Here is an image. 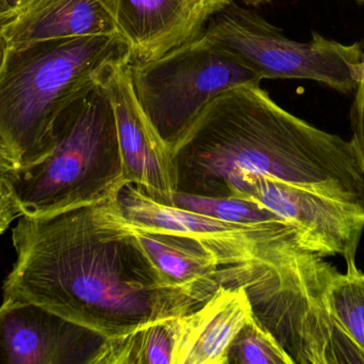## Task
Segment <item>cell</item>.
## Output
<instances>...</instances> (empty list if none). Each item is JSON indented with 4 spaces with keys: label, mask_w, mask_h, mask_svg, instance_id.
Segmentation results:
<instances>
[{
    "label": "cell",
    "mask_w": 364,
    "mask_h": 364,
    "mask_svg": "<svg viewBox=\"0 0 364 364\" xmlns=\"http://www.w3.org/2000/svg\"><path fill=\"white\" fill-rule=\"evenodd\" d=\"M16 259L4 303H31L104 339L198 307L168 286L128 235L109 228L94 205L21 216L12 231Z\"/></svg>",
    "instance_id": "cell-1"
},
{
    "label": "cell",
    "mask_w": 364,
    "mask_h": 364,
    "mask_svg": "<svg viewBox=\"0 0 364 364\" xmlns=\"http://www.w3.org/2000/svg\"><path fill=\"white\" fill-rule=\"evenodd\" d=\"M172 154L184 194L230 198L260 177L364 204V173L350 140L284 110L260 85L214 98Z\"/></svg>",
    "instance_id": "cell-2"
},
{
    "label": "cell",
    "mask_w": 364,
    "mask_h": 364,
    "mask_svg": "<svg viewBox=\"0 0 364 364\" xmlns=\"http://www.w3.org/2000/svg\"><path fill=\"white\" fill-rule=\"evenodd\" d=\"M113 215L143 230L192 237L213 252L224 286H243L257 320L280 342L301 339L328 316L338 269L306 249L286 222L237 224L157 202L127 184L110 203Z\"/></svg>",
    "instance_id": "cell-3"
},
{
    "label": "cell",
    "mask_w": 364,
    "mask_h": 364,
    "mask_svg": "<svg viewBox=\"0 0 364 364\" xmlns=\"http://www.w3.org/2000/svg\"><path fill=\"white\" fill-rule=\"evenodd\" d=\"M132 60L122 34L78 36L4 48L0 61V145L15 170L46 157L62 113L107 66Z\"/></svg>",
    "instance_id": "cell-4"
},
{
    "label": "cell",
    "mask_w": 364,
    "mask_h": 364,
    "mask_svg": "<svg viewBox=\"0 0 364 364\" xmlns=\"http://www.w3.org/2000/svg\"><path fill=\"white\" fill-rule=\"evenodd\" d=\"M23 216L50 215L115 198L124 186L117 121L100 79L58 118L46 157L6 175Z\"/></svg>",
    "instance_id": "cell-5"
},
{
    "label": "cell",
    "mask_w": 364,
    "mask_h": 364,
    "mask_svg": "<svg viewBox=\"0 0 364 364\" xmlns=\"http://www.w3.org/2000/svg\"><path fill=\"white\" fill-rule=\"evenodd\" d=\"M130 77L141 109L171 151L214 98L262 81L205 31L155 59L134 60Z\"/></svg>",
    "instance_id": "cell-6"
},
{
    "label": "cell",
    "mask_w": 364,
    "mask_h": 364,
    "mask_svg": "<svg viewBox=\"0 0 364 364\" xmlns=\"http://www.w3.org/2000/svg\"><path fill=\"white\" fill-rule=\"evenodd\" d=\"M205 32L262 79H307L343 94L356 90L364 55L360 43L342 44L318 32L309 42L291 40L233 0L210 19Z\"/></svg>",
    "instance_id": "cell-7"
},
{
    "label": "cell",
    "mask_w": 364,
    "mask_h": 364,
    "mask_svg": "<svg viewBox=\"0 0 364 364\" xmlns=\"http://www.w3.org/2000/svg\"><path fill=\"white\" fill-rule=\"evenodd\" d=\"M230 198L258 203L290 224L299 243L322 256H341L356 264L364 231L363 203L340 200L267 177L243 182Z\"/></svg>",
    "instance_id": "cell-8"
},
{
    "label": "cell",
    "mask_w": 364,
    "mask_h": 364,
    "mask_svg": "<svg viewBox=\"0 0 364 364\" xmlns=\"http://www.w3.org/2000/svg\"><path fill=\"white\" fill-rule=\"evenodd\" d=\"M132 60L112 63L100 75L117 121L119 153L126 184L157 202L171 204L177 192L172 151L156 132L134 96Z\"/></svg>",
    "instance_id": "cell-9"
},
{
    "label": "cell",
    "mask_w": 364,
    "mask_h": 364,
    "mask_svg": "<svg viewBox=\"0 0 364 364\" xmlns=\"http://www.w3.org/2000/svg\"><path fill=\"white\" fill-rule=\"evenodd\" d=\"M102 341L36 303L0 306V364H91Z\"/></svg>",
    "instance_id": "cell-10"
},
{
    "label": "cell",
    "mask_w": 364,
    "mask_h": 364,
    "mask_svg": "<svg viewBox=\"0 0 364 364\" xmlns=\"http://www.w3.org/2000/svg\"><path fill=\"white\" fill-rule=\"evenodd\" d=\"M232 0H121L119 28L134 60L155 59L198 38Z\"/></svg>",
    "instance_id": "cell-11"
},
{
    "label": "cell",
    "mask_w": 364,
    "mask_h": 364,
    "mask_svg": "<svg viewBox=\"0 0 364 364\" xmlns=\"http://www.w3.org/2000/svg\"><path fill=\"white\" fill-rule=\"evenodd\" d=\"M94 209L109 228L128 235L136 243L168 286L197 305L222 286V269L218 259L196 239L124 224L109 213L102 202L94 204Z\"/></svg>",
    "instance_id": "cell-12"
},
{
    "label": "cell",
    "mask_w": 364,
    "mask_h": 364,
    "mask_svg": "<svg viewBox=\"0 0 364 364\" xmlns=\"http://www.w3.org/2000/svg\"><path fill=\"white\" fill-rule=\"evenodd\" d=\"M254 316L245 288L222 284L175 318L173 364H228L233 340Z\"/></svg>",
    "instance_id": "cell-13"
},
{
    "label": "cell",
    "mask_w": 364,
    "mask_h": 364,
    "mask_svg": "<svg viewBox=\"0 0 364 364\" xmlns=\"http://www.w3.org/2000/svg\"><path fill=\"white\" fill-rule=\"evenodd\" d=\"M121 0H34L0 26L4 48L78 36L122 34Z\"/></svg>",
    "instance_id": "cell-14"
},
{
    "label": "cell",
    "mask_w": 364,
    "mask_h": 364,
    "mask_svg": "<svg viewBox=\"0 0 364 364\" xmlns=\"http://www.w3.org/2000/svg\"><path fill=\"white\" fill-rule=\"evenodd\" d=\"M175 318L104 339L91 364H173Z\"/></svg>",
    "instance_id": "cell-15"
},
{
    "label": "cell",
    "mask_w": 364,
    "mask_h": 364,
    "mask_svg": "<svg viewBox=\"0 0 364 364\" xmlns=\"http://www.w3.org/2000/svg\"><path fill=\"white\" fill-rule=\"evenodd\" d=\"M328 306L342 331L364 355V274L357 265L337 271L328 288Z\"/></svg>",
    "instance_id": "cell-16"
},
{
    "label": "cell",
    "mask_w": 364,
    "mask_h": 364,
    "mask_svg": "<svg viewBox=\"0 0 364 364\" xmlns=\"http://www.w3.org/2000/svg\"><path fill=\"white\" fill-rule=\"evenodd\" d=\"M171 205L230 224H262L284 222L258 203L245 199L199 196L176 192Z\"/></svg>",
    "instance_id": "cell-17"
},
{
    "label": "cell",
    "mask_w": 364,
    "mask_h": 364,
    "mask_svg": "<svg viewBox=\"0 0 364 364\" xmlns=\"http://www.w3.org/2000/svg\"><path fill=\"white\" fill-rule=\"evenodd\" d=\"M294 364L256 316L247 321L229 350L228 364Z\"/></svg>",
    "instance_id": "cell-18"
},
{
    "label": "cell",
    "mask_w": 364,
    "mask_h": 364,
    "mask_svg": "<svg viewBox=\"0 0 364 364\" xmlns=\"http://www.w3.org/2000/svg\"><path fill=\"white\" fill-rule=\"evenodd\" d=\"M350 123L353 130L350 142L354 145L364 173V55L358 83L355 90L354 102L350 110Z\"/></svg>",
    "instance_id": "cell-19"
},
{
    "label": "cell",
    "mask_w": 364,
    "mask_h": 364,
    "mask_svg": "<svg viewBox=\"0 0 364 364\" xmlns=\"http://www.w3.org/2000/svg\"><path fill=\"white\" fill-rule=\"evenodd\" d=\"M6 175H0V234L6 231L16 218L23 216L21 205Z\"/></svg>",
    "instance_id": "cell-20"
},
{
    "label": "cell",
    "mask_w": 364,
    "mask_h": 364,
    "mask_svg": "<svg viewBox=\"0 0 364 364\" xmlns=\"http://www.w3.org/2000/svg\"><path fill=\"white\" fill-rule=\"evenodd\" d=\"M34 0H0V26L8 23Z\"/></svg>",
    "instance_id": "cell-21"
},
{
    "label": "cell",
    "mask_w": 364,
    "mask_h": 364,
    "mask_svg": "<svg viewBox=\"0 0 364 364\" xmlns=\"http://www.w3.org/2000/svg\"><path fill=\"white\" fill-rule=\"evenodd\" d=\"M13 170H15L14 164H13L12 160L9 158V156L6 155V152L0 145V175H6V173Z\"/></svg>",
    "instance_id": "cell-22"
},
{
    "label": "cell",
    "mask_w": 364,
    "mask_h": 364,
    "mask_svg": "<svg viewBox=\"0 0 364 364\" xmlns=\"http://www.w3.org/2000/svg\"><path fill=\"white\" fill-rule=\"evenodd\" d=\"M242 1L248 4V6H259V4H265V2L271 1V0H242Z\"/></svg>",
    "instance_id": "cell-23"
},
{
    "label": "cell",
    "mask_w": 364,
    "mask_h": 364,
    "mask_svg": "<svg viewBox=\"0 0 364 364\" xmlns=\"http://www.w3.org/2000/svg\"><path fill=\"white\" fill-rule=\"evenodd\" d=\"M360 1H363L364 2V0H360Z\"/></svg>",
    "instance_id": "cell-24"
}]
</instances>
